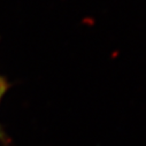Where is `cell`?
<instances>
[{"label":"cell","mask_w":146,"mask_h":146,"mask_svg":"<svg viewBox=\"0 0 146 146\" xmlns=\"http://www.w3.org/2000/svg\"><path fill=\"white\" fill-rule=\"evenodd\" d=\"M6 90H7V82H6L5 78H3L1 76H0V100H1Z\"/></svg>","instance_id":"1"}]
</instances>
